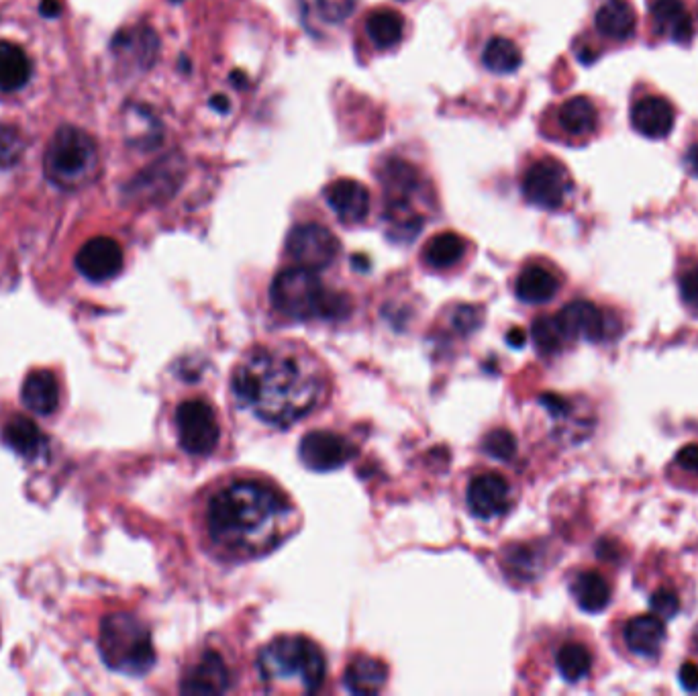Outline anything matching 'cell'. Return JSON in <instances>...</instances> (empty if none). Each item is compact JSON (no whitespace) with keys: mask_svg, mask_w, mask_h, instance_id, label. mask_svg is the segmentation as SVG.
<instances>
[{"mask_svg":"<svg viewBox=\"0 0 698 696\" xmlns=\"http://www.w3.org/2000/svg\"><path fill=\"white\" fill-rule=\"evenodd\" d=\"M323 390L317 364L288 347H264L233 372L237 403L260 421L286 427L311 413Z\"/></svg>","mask_w":698,"mask_h":696,"instance_id":"obj_1","label":"cell"},{"mask_svg":"<svg viewBox=\"0 0 698 696\" xmlns=\"http://www.w3.org/2000/svg\"><path fill=\"white\" fill-rule=\"evenodd\" d=\"M207 527L221 550L252 558L270 552L290 527V507L268 484L233 482L209 503Z\"/></svg>","mask_w":698,"mask_h":696,"instance_id":"obj_2","label":"cell"},{"mask_svg":"<svg viewBox=\"0 0 698 696\" xmlns=\"http://www.w3.org/2000/svg\"><path fill=\"white\" fill-rule=\"evenodd\" d=\"M258 670L274 690L315 692L325 678V658L307 637H278L262 650Z\"/></svg>","mask_w":698,"mask_h":696,"instance_id":"obj_3","label":"cell"},{"mask_svg":"<svg viewBox=\"0 0 698 696\" xmlns=\"http://www.w3.org/2000/svg\"><path fill=\"white\" fill-rule=\"evenodd\" d=\"M270 298L278 313L298 321H333L349 313V301L343 294L329 292L317 272L301 266L284 270L274 278Z\"/></svg>","mask_w":698,"mask_h":696,"instance_id":"obj_4","label":"cell"},{"mask_svg":"<svg viewBox=\"0 0 698 696\" xmlns=\"http://www.w3.org/2000/svg\"><path fill=\"white\" fill-rule=\"evenodd\" d=\"M98 652L107 668L125 676H143L156 664L152 633L131 613H113L103 619Z\"/></svg>","mask_w":698,"mask_h":696,"instance_id":"obj_5","label":"cell"},{"mask_svg":"<svg viewBox=\"0 0 698 696\" xmlns=\"http://www.w3.org/2000/svg\"><path fill=\"white\" fill-rule=\"evenodd\" d=\"M45 178L62 190H80L98 174V147L94 139L74 127H60L43 156Z\"/></svg>","mask_w":698,"mask_h":696,"instance_id":"obj_6","label":"cell"},{"mask_svg":"<svg viewBox=\"0 0 698 696\" xmlns=\"http://www.w3.org/2000/svg\"><path fill=\"white\" fill-rule=\"evenodd\" d=\"M525 201L543 211H558L566 205L574 190L572 176L556 158H541L533 162L521 182Z\"/></svg>","mask_w":698,"mask_h":696,"instance_id":"obj_7","label":"cell"},{"mask_svg":"<svg viewBox=\"0 0 698 696\" xmlns=\"http://www.w3.org/2000/svg\"><path fill=\"white\" fill-rule=\"evenodd\" d=\"M180 447L190 456H209L219 443V421L213 407L201 399L184 401L176 411Z\"/></svg>","mask_w":698,"mask_h":696,"instance_id":"obj_8","label":"cell"},{"mask_svg":"<svg viewBox=\"0 0 698 696\" xmlns=\"http://www.w3.org/2000/svg\"><path fill=\"white\" fill-rule=\"evenodd\" d=\"M286 254L296 266L319 272L335 262L339 241L327 227L305 223L290 231L286 239Z\"/></svg>","mask_w":698,"mask_h":696,"instance_id":"obj_9","label":"cell"},{"mask_svg":"<svg viewBox=\"0 0 698 696\" xmlns=\"http://www.w3.org/2000/svg\"><path fill=\"white\" fill-rule=\"evenodd\" d=\"M631 127L647 139H664L676 123V109L670 98L656 90H639L629 107Z\"/></svg>","mask_w":698,"mask_h":696,"instance_id":"obj_10","label":"cell"},{"mask_svg":"<svg viewBox=\"0 0 698 696\" xmlns=\"http://www.w3.org/2000/svg\"><path fill=\"white\" fill-rule=\"evenodd\" d=\"M184 164L180 156H166L131 180L127 194L139 203H160L170 198L182 180Z\"/></svg>","mask_w":698,"mask_h":696,"instance_id":"obj_11","label":"cell"},{"mask_svg":"<svg viewBox=\"0 0 698 696\" xmlns=\"http://www.w3.org/2000/svg\"><path fill=\"white\" fill-rule=\"evenodd\" d=\"M298 452H301L303 464L317 472L337 470L356 454L352 443L331 431H313L305 435Z\"/></svg>","mask_w":698,"mask_h":696,"instance_id":"obj_12","label":"cell"},{"mask_svg":"<svg viewBox=\"0 0 698 696\" xmlns=\"http://www.w3.org/2000/svg\"><path fill=\"white\" fill-rule=\"evenodd\" d=\"M466 503L474 517L490 521L511 509V486L496 472L476 476L466 492Z\"/></svg>","mask_w":698,"mask_h":696,"instance_id":"obj_13","label":"cell"},{"mask_svg":"<svg viewBox=\"0 0 698 696\" xmlns=\"http://www.w3.org/2000/svg\"><path fill=\"white\" fill-rule=\"evenodd\" d=\"M78 272L92 280L105 282L115 278L123 270V250L111 237H92L76 254Z\"/></svg>","mask_w":698,"mask_h":696,"instance_id":"obj_14","label":"cell"},{"mask_svg":"<svg viewBox=\"0 0 698 696\" xmlns=\"http://www.w3.org/2000/svg\"><path fill=\"white\" fill-rule=\"evenodd\" d=\"M325 201L345 225L362 223L370 211V192L358 180L341 178L331 182L325 190Z\"/></svg>","mask_w":698,"mask_h":696,"instance_id":"obj_15","label":"cell"},{"mask_svg":"<svg viewBox=\"0 0 698 696\" xmlns=\"http://www.w3.org/2000/svg\"><path fill=\"white\" fill-rule=\"evenodd\" d=\"M556 323L566 339H586V341H603L605 337V315L590 301L568 303L558 315Z\"/></svg>","mask_w":698,"mask_h":696,"instance_id":"obj_16","label":"cell"},{"mask_svg":"<svg viewBox=\"0 0 698 696\" xmlns=\"http://www.w3.org/2000/svg\"><path fill=\"white\" fill-rule=\"evenodd\" d=\"M113 52L127 66L149 70L158 60L160 41L149 27H133L129 31H121L115 37Z\"/></svg>","mask_w":698,"mask_h":696,"instance_id":"obj_17","label":"cell"},{"mask_svg":"<svg viewBox=\"0 0 698 696\" xmlns=\"http://www.w3.org/2000/svg\"><path fill=\"white\" fill-rule=\"evenodd\" d=\"M647 11H650L656 33L674 43H690L694 35V21L684 0H650Z\"/></svg>","mask_w":698,"mask_h":696,"instance_id":"obj_18","label":"cell"},{"mask_svg":"<svg viewBox=\"0 0 698 696\" xmlns=\"http://www.w3.org/2000/svg\"><path fill=\"white\" fill-rule=\"evenodd\" d=\"M594 27L601 37L625 43L635 37L637 13L629 0H603L594 13Z\"/></svg>","mask_w":698,"mask_h":696,"instance_id":"obj_19","label":"cell"},{"mask_svg":"<svg viewBox=\"0 0 698 696\" xmlns=\"http://www.w3.org/2000/svg\"><path fill=\"white\" fill-rule=\"evenodd\" d=\"M380 184L386 192V203H411L421 194L423 178L419 170L403 160H388L380 172Z\"/></svg>","mask_w":698,"mask_h":696,"instance_id":"obj_20","label":"cell"},{"mask_svg":"<svg viewBox=\"0 0 698 696\" xmlns=\"http://www.w3.org/2000/svg\"><path fill=\"white\" fill-rule=\"evenodd\" d=\"M229 686V670L223 658L215 652H207L184 678V694H221Z\"/></svg>","mask_w":698,"mask_h":696,"instance_id":"obj_21","label":"cell"},{"mask_svg":"<svg viewBox=\"0 0 698 696\" xmlns=\"http://www.w3.org/2000/svg\"><path fill=\"white\" fill-rule=\"evenodd\" d=\"M558 125L574 139H588L601 127V115L592 98L572 96L558 109Z\"/></svg>","mask_w":698,"mask_h":696,"instance_id":"obj_22","label":"cell"},{"mask_svg":"<svg viewBox=\"0 0 698 696\" xmlns=\"http://www.w3.org/2000/svg\"><path fill=\"white\" fill-rule=\"evenodd\" d=\"M25 407L37 415H52L60 407V384L49 370L31 372L21 388Z\"/></svg>","mask_w":698,"mask_h":696,"instance_id":"obj_23","label":"cell"},{"mask_svg":"<svg viewBox=\"0 0 698 696\" xmlns=\"http://www.w3.org/2000/svg\"><path fill=\"white\" fill-rule=\"evenodd\" d=\"M666 639V625L664 619L654 615H639L631 619L625 627V641L629 650L637 656L652 658L660 652L662 643Z\"/></svg>","mask_w":698,"mask_h":696,"instance_id":"obj_24","label":"cell"},{"mask_svg":"<svg viewBox=\"0 0 698 696\" xmlns=\"http://www.w3.org/2000/svg\"><path fill=\"white\" fill-rule=\"evenodd\" d=\"M558 290H560L558 276L552 270H547L545 266H539V264L527 266L515 282L517 296L527 305L550 303L552 298L558 294Z\"/></svg>","mask_w":698,"mask_h":696,"instance_id":"obj_25","label":"cell"},{"mask_svg":"<svg viewBox=\"0 0 698 696\" xmlns=\"http://www.w3.org/2000/svg\"><path fill=\"white\" fill-rule=\"evenodd\" d=\"M3 441L23 458L35 460L45 454L47 439L35 421L27 417H15L3 427Z\"/></svg>","mask_w":698,"mask_h":696,"instance_id":"obj_26","label":"cell"},{"mask_svg":"<svg viewBox=\"0 0 698 696\" xmlns=\"http://www.w3.org/2000/svg\"><path fill=\"white\" fill-rule=\"evenodd\" d=\"M572 594L578 603V607L584 613H601L611 603V584L603 574L594 570H586L578 574L572 582Z\"/></svg>","mask_w":698,"mask_h":696,"instance_id":"obj_27","label":"cell"},{"mask_svg":"<svg viewBox=\"0 0 698 696\" xmlns=\"http://www.w3.org/2000/svg\"><path fill=\"white\" fill-rule=\"evenodd\" d=\"M388 678L386 666L370 656H360L347 666L343 684L352 694H376L384 688Z\"/></svg>","mask_w":698,"mask_h":696,"instance_id":"obj_28","label":"cell"},{"mask_svg":"<svg viewBox=\"0 0 698 696\" xmlns=\"http://www.w3.org/2000/svg\"><path fill=\"white\" fill-rule=\"evenodd\" d=\"M31 60L23 47L11 41H0V90H21L31 78Z\"/></svg>","mask_w":698,"mask_h":696,"instance_id":"obj_29","label":"cell"},{"mask_svg":"<svg viewBox=\"0 0 698 696\" xmlns=\"http://www.w3.org/2000/svg\"><path fill=\"white\" fill-rule=\"evenodd\" d=\"M466 252V243L458 233L445 231L435 235L423 250L425 264L435 270H447L456 266Z\"/></svg>","mask_w":698,"mask_h":696,"instance_id":"obj_30","label":"cell"},{"mask_svg":"<svg viewBox=\"0 0 698 696\" xmlns=\"http://www.w3.org/2000/svg\"><path fill=\"white\" fill-rule=\"evenodd\" d=\"M366 33L378 49H392L403 41L405 21L390 9H380L366 19Z\"/></svg>","mask_w":698,"mask_h":696,"instance_id":"obj_31","label":"cell"},{"mask_svg":"<svg viewBox=\"0 0 698 696\" xmlns=\"http://www.w3.org/2000/svg\"><path fill=\"white\" fill-rule=\"evenodd\" d=\"M482 64L494 74H513L523 64L521 49L507 37H492L482 52Z\"/></svg>","mask_w":698,"mask_h":696,"instance_id":"obj_32","label":"cell"},{"mask_svg":"<svg viewBox=\"0 0 698 696\" xmlns=\"http://www.w3.org/2000/svg\"><path fill=\"white\" fill-rule=\"evenodd\" d=\"M127 121V137L133 145L139 147H156L162 141L160 121L149 113L145 107H131L125 115Z\"/></svg>","mask_w":698,"mask_h":696,"instance_id":"obj_33","label":"cell"},{"mask_svg":"<svg viewBox=\"0 0 698 696\" xmlns=\"http://www.w3.org/2000/svg\"><path fill=\"white\" fill-rule=\"evenodd\" d=\"M558 672L566 682H580L590 674L592 656L582 643H566L556 654Z\"/></svg>","mask_w":698,"mask_h":696,"instance_id":"obj_34","label":"cell"},{"mask_svg":"<svg viewBox=\"0 0 698 696\" xmlns=\"http://www.w3.org/2000/svg\"><path fill=\"white\" fill-rule=\"evenodd\" d=\"M531 337L535 341V347L543 356H552L560 352V347L564 343V333L560 331L556 317H539L533 327H531Z\"/></svg>","mask_w":698,"mask_h":696,"instance_id":"obj_35","label":"cell"},{"mask_svg":"<svg viewBox=\"0 0 698 696\" xmlns=\"http://www.w3.org/2000/svg\"><path fill=\"white\" fill-rule=\"evenodd\" d=\"M25 154V139L15 125L0 123V168L7 170L21 162Z\"/></svg>","mask_w":698,"mask_h":696,"instance_id":"obj_36","label":"cell"},{"mask_svg":"<svg viewBox=\"0 0 698 696\" xmlns=\"http://www.w3.org/2000/svg\"><path fill=\"white\" fill-rule=\"evenodd\" d=\"M482 447H484V452L496 460H503V462H509L515 452H517V441L513 437L511 431L507 429H496V431H490L484 441H482Z\"/></svg>","mask_w":698,"mask_h":696,"instance_id":"obj_37","label":"cell"},{"mask_svg":"<svg viewBox=\"0 0 698 696\" xmlns=\"http://www.w3.org/2000/svg\"><path fill=\"white\" fill-rule=\"evenodd\" d=\"M356 9V0H317V13L325 23L339 25Z\"/></svg>","mask_w":698,"mask_h":696,"instance_id":"obj_38","label":"cell"},{"mask_svg":"<svg viewBox=\"0 0 698 696\" xmlns=\"http://www.w3.org/2000/svg\"><path fill=\"white\" fill-rule=\"evenodd\" d=\"M650 609H652V613H656L662 619H674L678 615V611H680L678 594L672 588H668V586L658 588L650 596Z\"/></svg>","mask_w":698,"mask_h":696,"instance_id":"obj_39","label":"cell"},{"mask_svg":"<svg viewBox=\"0 0 698 696\" xmlns=\"http://www.w3.org/2000/svg\"><path fill=\"white\" fill-rule=\"evenodd\" d=\"M678 288L682 301L688 305H698V264L688 266L680 278H678Z\"/></svg>","mask_w":698,"mask_h":696,"instance_id":"obj_40","label":"cell"},{"mask_svg":"<svg viewBox=\"0 0 698 696\" xmlns=\"http://www.w3.org/2000/svg\"><path fill=\"white\" fill-rule=\"evenodd\" d=\"M676 464L682 470L696 472L698 470V443H688L676 454Z\"/></svg>","mask_w":698,"mask_h":696,"instance_id":"obj_41","label":"cell"},{"mask_svg":"<svg viewBox=\"0 0 698 696\" xmlns=\"http://www.w3.org/2000/svg\"><path fill=\"white\" fill-rule=\"evenodd\" d=\"M541 405L547 409V411H550L554 417H564L566 413H568V401L566 399H562V396H558V394H541Z\"/></svg>","mask_w":698,"mask_h":696,"instance_id":"obj_42","label":"cell"},{"mask_svg":"<svg viewBox=\"0 0 698 696\" xmlns=\"http://www.w3.org/2000/svg\"><path fill=\"white\" fill-rule=\"evenodd\" d=\"M678 680L682 684L684 690L688 692H696L698 690V666L692 662L682 664L680 672H678Z\"/></svg>","mask_w":698,"mask_h":696,"instance_id":"obj_43","label":"cell"},{"mask_svg":"<svg viewBox=\"0 0 698 696\" xmlns=\"http://www.w3.org/2000/svg\"><path fill=\"white\" fill-rule=\"evenodd\" d=\"M684 168L688 170L690 176L698 178V139L692 141V143L686 147V152H684Z\"/></svg>","mask_w":698,"mask_h":696,"instance_id":"obj_44","label":"cell"},{"mask_svg":"<svg viewBox=\"0 0 698 696\" xmlns=\"http://www.w3.org/2000/svg\"><path fill=\"white\" fill-rule=\"evenodd\" d=\"M41 15L43 17H47V19H54V17H58L60 13H62V7H60V3H58V0H43V3H41Z\"/></svg>","mask_w":698,"mask_h":696,"instance_id":"obj_45","label":"cell"},{"mask_svg":"<svg viewBox=\"0 0 698 696\" xmlns=\"http://www.w3.org/2000/svg\"><path fill=\"white\" fill-rule=\"evenodd\" d=\"M507 341H509L513 347H523V345H525V341H527V335H525V331H523V329L515 327V329H511V331H509Z\"/></svg>","mask_w":698,"mask_h":696,"instance_id":"obj_46","label":"cell"},{"mask_svg":"<svg viewBox=\"0 0 698 696\" xmlns=\"http://www.w3.org/2000/svg\"><path fill=\"white\" fill-rule=\"evenodd\" d=\"M211 107L221 111V113H229V103H227L225 96H213L211 98Z\"/></svg>","mask_w":698,"mask_h":696,"instance_id":"obj_47","label":"cell"},{"mask_svg":"<svg viewBox=\"0 0 698 696\" xmlns=\"http://www.w3.org/2000/svg\"><path fill=\"white\" fill-rule=\"evenodd\" d=\"M692 639H694V648L698 650V625H696V629H694V637H692Z\"/></svg>","mask_w":698,"mask_h":696,"instance_id":"obj_48","label":"cell"}]
</instances>
